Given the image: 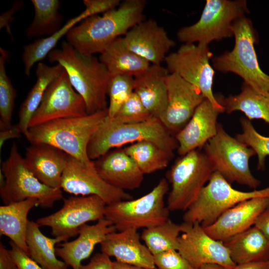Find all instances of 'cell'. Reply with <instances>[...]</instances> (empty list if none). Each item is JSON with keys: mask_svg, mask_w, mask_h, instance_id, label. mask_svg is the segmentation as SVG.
I'll return each instance as SVG.
<instances>
[{"mask_svg": "<svg viewBox=\"0 0 269 269\" xmlns=\"http://www.w3.org/2000/svg\"><path fill=\"white\" fill-rule=\"evenodd\" d=\"M145 0H126L117 7L84 19L66 35L67 42L86 55L101 54L122 35L145 19Z\"/></svg>", "mask_w": 269, "mask_h": 269, "instance_id": "cell-1", "label": "cell"}, {"mask_svg": "<svg viewBox=\"0 0 269 269\" xmlns=\"http://www.w3.org/2000/svg\"><path fill=\"white\" fill-rule=\"evenodd\" d=\"M65 70L75 90L83 99L87 114L108 108L107 96L111 75L105 65L94 55L81 53L67 41L47 55Z\"/></svg>", "mask_w": 269, "mask_h": 269, "instance_id": "cell-2", "label": "cell"}, {"mask_svg": "<svg viewBox=\"0 0 269 269\" xmlns=\"http://www.w3.org/2000/svg\"><path fill=\"white\" fill-rule=\"evenodd\" d=\"M152 141L172 157L177 149L175 137L156 118L135 124H122L105 118L91 138L87 147L88 157L95 160L109 150L128 144Z\"/></svg>", "mask_w": 269, "mask_h": 269, "instance_id": "cell-3", "label": "cell"}, {"mask_svg": "<svg viewBox=\"0 0 269 269\" xmlns=\"http://www.w3.org/2000/svg\"><path fill=\"white\" fill-rule=\"evenodd\" d=\"M108 116V108L78 117L57 119L30 127L25 135L30 144L44 143L83 162H89L87 147L99 125Z\"/></svg>", "mask_w": 269, "mask_h": 269, "instance_id": "cell-4", "label": "cell"}, {"mask_svg": "<svg viewBox=\"0 0 269 269\" xmlns=\"http://www.w3.org/2000/svg\"><path fill=\"white\" fill-rule=\"evenodd\" d=\"M233 31V49L213 57V68L237 74L256 91L269 97V75L262 70L258 61L254 47L258 37L252 21L244 16L234 23Z\"/></svg>", "mask_w": 269, "mask_h": 269, "instance_id": "cell-5", "label": "cell"}, {"mask_svg": "<svg viewBox=\"0 0 269 269\" xmlns=\"http://www.w3.org/2000/svg\"><path fill=\"white\" fill-rule=\"evenodd\" d=\"M0 195L4 205L35 198L43 208H51L55 202L63 199L61 189L45 185L29 170L15 142L1 164Z\"/></svg>", "mask_w": 269, "mask_h": 269, "instance_id": "cell-6", "label": "cell"}, {"mask_svg": "<svg viewBox=\"0 0 269 269\" xmlns=\"http://www.w3.org/2000/svg\"><path fill=\"white\" fill-rule=\"evenodd\" d=\"M169 189L167 180L162 178L149 192L139 198L107 205L105 217L118 231L161 224L169 219L170 211L164 202Z\"/></svg>", "mask_w": 269, "mask_h": 269, "instance_id": "cell-7", "label": "cell"}, {"mask_svg": "<svg viewBox=\"0 0 269 269\" xmlns=\"http://www.w3.org/2000/svg\"><path fill=\"white\" fill-rule=\"evenodd\" d=\"M259 197H269V186L251 191L238 190L219 173L214 171L196 200L184 211L183 220L189 223L197 222L205 228L212 224L227 210Z\"/></svg>", "mask_w": 269, "mask_h": 269, "instance_id": "cell-8", "label": "cell"}, {"mask_svg": "<svg viewBox=\"0 0 269 269\" xmlns=\"http://www.w3.org/2000/svg\"><path fill=\"white\" fill-rule=\"evenodd\" d=\"M214 171L205 152L198 149L177 159L167 173L171 185L166 205L169 211H186Z\"/></svg>", "mask_w": 269, "mask_h": 269, "instance_id": "cell-9", "label": "cell"}, {"mask_svg": "<svg viewBox=\"0 0 269 269\" xmlns=\"http://www.w3.org/2000/svg\"><path fill=\"white\" fill-rule=\"evenodd\" d=\"M215 171L230 183L236 182L254 190L261 181L252 174L249 160L255 151L236 137L231 136L221 124L216 134L204 146V151Z\"/></svg>", "mask_w": 269, "mask_h": 269, "instance_id": "cell-10", "label": "cell"}, {"mask_svg": "<svg viewBox=\"0 0 269 269\" xmlns=\"http://www.w3.org/2000/svg\"><path fill=\"white\" fill-rule=\"evenodd\" d=\"M248 12L245 0H207L199 20L180 28L177 38L184 44L208 45L214 40L232 37L234 23Z\"/></svg>", "mask_w": 269, "mask_h": 269, "instance_id": "cell-11", "label": "cell"}, {"mask_svg": "<svg viewBox=\"0 0 269 269\" xmlns=\"http://www.w3.org/2000/svg\"><path fill=\"white\" fill-rule=\"evenodd\" d=\"M213 53L208 45L183 44L168 54L164 61L170 73H175L197 88L204 98L222 113L224 107L218 102L212 91L214 69L210 63Z\"/></svg>", "mask_w": 269, "mask_h": 269, "instance_id": "cell-12", "label": "cell"}, {"mask_svg": "<svg viewBox=\"0 0 269 269\" xmlns=\"http://www.w3.org/2000/svg\"><path fill=\"white\" fill-rule=\"evenodd\" d=\"M63 200L60 209L36 222L40 226L50 227L52 235L62 239L63 242L78 235L83 225L105 218L107 204L96 195L71 196Z\"/></svg>", "mask_w": 269, "mask_h": 269, "instance_id": "cell-13", "label": "cell"}, {"mask_svg": "<svg viewBox=\"0 0 269 269\" xmlns=\"http://www.w3.org/2000/svg\"><path fill=\"white\" fill-rule=\"evenodd\" d=\"M61 189L74 196L96 195L107 205L132 199L125 191L112 186L98 174L93 160L83 162L69 155Z\"/></svg>", "mask_w": 269, "mask_h": 269, "instance_id": "cell-14", "label": "cell"}, {"mask_svg": "<svg viewBox=\"0 0 269 269\" xmlns=\"http://www.w3.org/2000/svg\"><path fill=\"white\" fill-rule=\"evenodd\" d=\"M178 251L195 269L206 264L220 265L226 269L236 264L222 241L210 236L200 224L182 222Z\"/></svg>", "mask_w": 269, "mask_h": 269, "instance_id": "cell-15", "label": "cell"}, {"mask_svg": "<svg viewBox=\"0 0 269 269\" xmlns=\"http://www.w3.org/2000/svg\"><path fill=\"white\" fill-rule=\"evenodd\" d=\"M87 115L83 99L72 87L64 69L47 88L29 128L57 119Z\"/></svg>", "mask_w": 269, "mask_h": 269, "instance_id": "cell-16", "label": "cell"}, {"mask_svg": "<svg viewBox=\"0 0 269 269\" xmlns=\"http://www.w3.org/2000/svg\"><path fill=\"white\" fill-rule=\"evenodd\" d=\"M167 88V107L161 121L172 134H176L205 98L197 88L175 73L169 74Z\"/></svg>", "mask_w": 269, "mask_h": 269, "instance_id": "cell-17", "label": "cell"}, {"mask_svg": "<svg viewBox=\"0 0 269 269\" xmlns=\"http://www.w3.org/2000/svg\"><path fill=\"white\" fill-rule=\"evenodd\" d=\"M128 48L150 64H161L175 42L165 29L152 19L133 27L123 37Z\"/></svg>", "mask_w": 269, "mask_h": 269, "instance_id": "cell-18", "label": "cell"}, {"mask_svg": "<svg viewBox=\"0 0 269 269\" xmlns=\"http://www.w3.org/2000/svg\"><path fill=\"white\" fill-rule=\"evenodd\" d=\"M269 205V197L253 198L224 212L211 225L204 228L212 238L224 242L253 226Z\"/></svg>", "mask_w": 269, "mask_h": 269, "instance_id": "cell-19", "label": "cell"}, {"mask_svg": "<svg viewBox=\"0 0 269 269\" xmlns=\"http://www.w3.org/2000/svg\"><path fill=\"white\" fill-rule=\"evenodd\" d=\"M222 112L207 99L198 107L186 125L175 134L180 156L197 149L217 133V119Z\"/></svg>", "mask_w": 269, "mask_h": 269, "instance_id": "cell-20", "label": "cell"}, {"mask_svg": "<svg viewBox=\"0 0 269 269\" xmlns=\"http://www.w3.org/2000/svg\"><path fill=\"white\" fill-rule=\"evenodd\" d=\"M140 239L137 230L116 231L108 234L100 244L101 252L121 263L145 269H156L153 255Z\"/></svg>", "mask_w": 269, "mask_h": 269, "instance_id": "cell-21", "label": "cell"}, {"mask_svg": "<svg viewBox=\"0 0 269 269\" xmlns=\"http://www.w3.org/2000/svg\"><path fill=\"white\" fill-rule=\"evenodd\" d=\"M69 155L47 143H32L23 157L27 167L42 183L61 189L62 177Z\"/></svg>", "mask_w": 269, "mask_h": 269, "instance_id": "cell-22", "label": "cell"}, {"mask_svg": "<svg viewBox=\"0 0 269 269\" xmlns=\"http://www.w3.org/2000/svg\"><path fill=\"white\" fill-rule=\"evenodd\" d=\"M93 161L100 176L114 187L133 190L142 183L144 174L123 148L112 149Z\"/></svg>", "mask_w": 269, "mask_h": 269, "instance_id": "cell-23", "label": "cell"}, {"mask_svg": "<svg viewBox=\"0 0 269 269\" xmlns=\"http://www.w3.org/2000/svg\"><path fill=\"white\" fill-rule=\"evenodd\" d=\"M116 231L112 223L105 217L95 224H84L80 228L77 239L63 242L56 248L57 256L68 267L80 269L82 262L90 256L95 246L102 243L108 234Z\"/></svg>", "mask_w": 269, "mask_h": 269, "instance_id": "cell-24", "label": "cell"}, {"mask_svg": "<svg viewBox=\"0 0 269 269\" xmlns=\"http://www.w3.org/2000/svg\"><path fill=\"white\" fill-rule=\"evenodd\" d=\"M169 74L161 64H150L134 77V92L151 116L160 121L167 107V78Z\"/></svg>", "mask_w": 269, "mask_h": 269, "instance_id": "cell-25", "label": "cell"}, {"mask_svg": "<svg viewBox=\"0 0 269 269\" xmlns=\"http://www.w3.org/2000/svg\"><path fill=\"white\" fill-rule=\"evenodd\" d=\"M222 242L236 265L269 261V239L255 226Z\"/></svg>", "mask_w": 269, "mask_h": 269, "instance_id": "cell-26", "label": "cell"}, {"mask_svg": "<svg viewBox=\"0 0 269 269\" xmlns=\"http://www.w3.org/2000/svg\"><path fill=\"white\" fill-rule=\"evenodd\" d=\"M36 206H39L37 199L28 198L0 206V235L7 237L27 254V216L30 210Z\"/></svg>", "mask_w": 269, "mask_h": 269, "instance_id": "cell-27", "label": "cell"}, {"mask_svg": "<svg viewBox=\"0 0 269 269\" xmlns=\"http://www.w3.org/2000/svg\"><path fill=\"white\" fill-rule=\"evenodd\" d=\"M100 61L111 76L117 75L135 77L150 65L126 46L123 37L115 39L100 54Z\"/></svg>", "mask_w": 269, "mask_h": 269, "instance_id": "cell-28", "label": "cell"}, {"mask_svg": "<svg viewBox=\"0 0 269 269\" xmlns=\"http://www.w3.org/2000/svg\"><path fill=\"white\" fill-rule=\"evenodd\" d=\"M64 68L57 64L50 66L38 62L36 69V81L21 104L16 124L22 134L27 133L30 122L39 107L48 86L62 73Z\"/></svg>", "mask_w": 269, "mask_h": 269, "instance_id": "cell-29", "label": "cell"}, {"mask_svg": "<svg viewBox=\"0 0 269 269\" xmlns=\"http://www.w3.org/2000/svg\"><path fill=\"white\" fill-rule=\"evenodd\" d=\"M216 98L228 114L241 111L249 120L261 119L269 124V97L259 93L245 82L239 94Z\"/></svg>", "mask_w": 269, "mask_h": 269, "instance_id": "cell-30", "label": "cell"}, {"mask_svg": "<svg viewBox=\"0 0 269 269\" xmlns=\"http://www.w3.org/2000/svg\"><path fill=\"white\" fill-rule=\"evenodd\" d=\"M35 222L28 221L26 235L28 255L43 269H67L68 266L57 258L55 245L63 240L45 236Z\"/></svg>", "mask_w": 269, "mask_h": 269, "instance_id": "cell-31", "label": "cell"}, {"mask_svg": "<svg viewBox=\"0 0 269 269\" xmlns=\"http://www.w3.org/2000/svg\"><path fill=\"white\" fill-rule=\"evenodd\" d=\"M97 15L95 10L89 7L78 15L68 20L57 32L45 38L37 39L31 43L23 47L22 60L24 68V73L27 76L30 75L32 66L37 62H40L54 49L57 42L74 26L88 17Z\"/></svg>", "mask_w": 269, "mask_h": 269, "instance_id": "cell-32", "label": "cell"}, {"mask_svg": "<svg viewBox=\"0 0 269 269\" xmlns=\"http://www.w3.org/2000/svg\"><path fill=\"white\" fill-rule=\"evenodd\" d=\"M34 16L25 30L27 37H47L58 31L63 17L59 12L60 2L58 0H31Z\"/></svg>", "mask_w": 269, "mask_h": 269, "instance_id": "cell-33", "label": "cell"}, {"mask_svg": "<svg viewBox=\"0 0 269 269\" xmlns=\"http://www.w3.org/2000/svg\"><path fill=\"white\" fill-rule=\"evenodd\" d=\"M123 149L144 175L166 168L172 157L150 141L136 142Z\"/></svg>", "mask_w": 269, "mask_h": 269, "instance_id": "cell-34", "label": "cell"}, {"mask_svg": "<svg viewBox=\"0 0 269 269\" xmlns=\"http://www.w3.org/2000/svg\"><path fill=\"white\" fill-rule=\"evenodd\" d=\"M181 233V225L169 219L161 224L144 229L140 238L154 255L170 250L178 251Z\"/></svg>", "mask_w": 269, "mask_h": 269, "instance_id": "cell-35", "label": "cell"}, {"mask_svg": "<svg viewBox=\"0 0 269 269\" xmlns=\"http://www.w3.org/2000/svg\"><path fill=\"white\" fill-rule=\"evenodd\" d=\"M0 130L12 126L11 120L16 93L7 75L5 63L7 53L0 47Z\"/></svg>", "mask_w": 269, "mask_h": 269, "instance_id": "cell-36", "label": "cell"}, {"mask_svg": "<svg viewBox=\"0 0 269 269\" xmlns=\"http://www.w3.org/2000/svg\"><path fill=\"white\" fill-rule=\"evenodd\" d=\"M240 122L242 132L236 138L255 151L258 156V169H264L266 156L269 155V136L259 133L247 118H241Z\"/></svg>", "mask_w": 269, "mask_h": 269, "instance_id": "cell-37", "label": "cell"}, {"mask_svg": "<svg viewBox=\"0 0 269 269\" xmlns=\"http://www.w3.org/2000/svg\"><path fill=\"white\" fill-rule=\"evenodd\" d=\"M134 78L128 76H112L107 95L109 98L108 117L113 118L134 92Z\"/></svg>", "mask_w": 269, "mask_h": 269, "instance_id": "cell-38", "label": "cell"}, {"mask_svg": "<svg viewBox=\"0 0 269 269\" xmlns=\"http://www.w3.org/2000/svg\"><path fill=\"white\" fill-rule=\"evenodd\" d=\"M152 118L134 92L115 116L110 119L122 124H135L147 121Z\"/></svg>", "mask_w": 269, "mask_h": 269, "instance_id": "cell-39", "label": "cell"}, {"mask_svg": "<svg viewBox=\"0 0 269 269\" xmlns=\"http://www.w3.org/2000/svg\"><path fill=\"white\" fill-rule=\"evenodd\" d=\"M153 256L154 264L159 269H195L177 250H170Z\"/></svg>", "mask_w": 269, "mask_h": 269, "instance_id": "cell-40", "label": "cell"}, {"mask_svg": "<svg viewBox=\"0 0 269 269\" xmlns=\"http://www.w3.org/2000/svg\"><path fill=\"white\" fill-rule=\"evenodd\" d=\"M9 252L19 269H43L24 251L13 242H10Z\"/></svg>", "mask_w": 269, "mask_h": 269, "instance_id": "cell-41", "label": "cell"}, {"mask_svg": "<svg viewBox=\"0 0 269 269\" xmlns=\"http://www.w3.org/2000/svg\"><path fill=\"white\" fill-rule=\"evenodd\" d=\"M113 261L108 255L103 253L96 254L85 265L80 269H113Z\"/></svg>", "mask_w": 269, "mask_h": 269, "instance_id": "cell-42", "label": "cell"}, {"mask_svg": "<svg viewBox=\"0 0 269 269\" xmlns=\"http://www.w3.org/2000/svg\"><path fill=\"white\" fill-rule=\"evenodd\" d=\"M23 5L22 1L17 0L14 1L11 8L8 10L1 13L0 16V28H5L7 33L10 36L11 39H12V35L11 31V24L14 18L12 16L18 9L21 8Z\"/></svg>", "mask_w": 269, "mask_h": 269, "instance_id": "cell-43", "label": "cell"}, {"mask_svg": "<svg viewBox=\"0 0 269 269\" xmlns=\"http://www.w3.org/2000/svg\"><path fill=\"white\" fill-rule=\"evenodd\" d=\"M0 269H19L9 250L2 243H0Z\"/></svg>", "mask_w": 269, "mask_h": 269, "instance_id": "cell-44", "label": "cell"}, {"mask_svg": "<svg viewBox=\"0 0 269 269\" xmlns=\"http://www.w3.org/2000/svg\"><path fill=\"white\" fill-rule=\"evenodd\" d=\"M254 226L269 239V205L259 215Z\"/></svg>", "mask_w": 269, "mask_h": 269, "instance_id": "cell-45", "label": "cell"}, {"mask_svg": "<svg viewBox=\"0 0 269 269\" xmlns=\"http://www.w3.org/2000/svg\"><path fill=\"white\" fill-rule=\"evenodd\" d=\"M21 132L17 125H12L8 128L1 130L0 131V149L3 146L4 143L11 138H18L21 136Z\"/></svg>", "mask_w": 269, "mask_h": 269, "instance_id": "cell-46", "label": "cell"}, {"mask_svg": "<svg viewBox=\"0 0 269 269\" xmlns=\"http://www.w3.org/2000/svg\"><path fill=\"white\" fill-rule=\"evenodd\" d=\"M231 269H269V261L237 264Z\"/></svg>", "mask_w": 269, "mask_h": 269, "instance_id": "cell-47", "label": "cell"}, {"mask_svg": "<svg viewBox=\"0 0 269 269\" xmlns=\"http://www.w3.org/2000/svg\"><path fill=\"white\" fill-rule=\"evenodd\" d=\"M113 269H145L138 267L121 263L117 261L113 262Z\"/></svg>", "mask_w": 269, "mask_h": 269, "instance_id": "cell-48", "label": "cell"}, {"mask_svg": "<svg viewBox=\"0 0 269 269\" xmlns=\"http://www.w3.org/2000/svg\"><path fill=\"white\" fill-rule=\"evenodd\" d=\"M199 269H226L220 265L213 264H206L201 267Z\"/></svg>", "mask_w": 269, "mask_h": 269, "instance_id": "cell-49", "label": "cell"}, {"mask_svg": "<svg viewBox=\"0 0 269 269\" xmlns=\"http://www.w3.org/2000/svg\"><path fill=\"white\" fill-rule=\"evenodd\" d=\"M156 269H159L156 268Z\"/></svg>", "mask_w": 269, "mask_h": 269, "instance_id": "cell-50", "label": "cell"}]
</instances>
